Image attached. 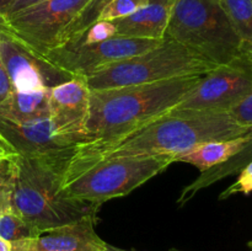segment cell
<instances>
[{
	"instance_id": "obj_22",
	"label": "cell",
	"mask_w": 252,
	"mask_h": 251,
	"mask_svg": "<svg viewBox=\"0 0 252 251\" xmlns=\"http://www.w3.org/2000/svg\"><path fill=\"white\" fill-rule=\"evenodd\" d=\"M252 192V161L250 164L246 165L239 174L238 180L234 182L233 185L224 189L219 196V199L229 198V197L234 196L236 193H244V194H250Z\"/></svg>"
},
{
	"instance_id": "obj_12",
	"label": "cell",
	"mask_w": 252,
	"mask_h": 251,
	"mask_svg": "<svg viewBox=\"0 0 252 251\" xmlns=\"http://www.w3.org/2000/svg\"><path fill=\"white\" fill-rule=\"evenodd\" d=\"M96 214L43 231L34 238L11 243L12 251H107L108 243L95 229Z\"/></svg>"
},
{
	"instance_id": "obj_7",
	"label": "cell",
	"mask_w": 252,
	"mask_h": 251,
	"mask_svg": "<svg viewBox=\"0 0 252 251\" xmlns=\"http://www.w3.org/2000/svg\"><path fill=\"white\" fill-rule=\"evenodd\" d=\"M89 0H43L5 19L7 31L37 54L56 48Z\"/></svg>"
},
{
	"instance_id": "obj_10",
	"label": "cell",
	"mask_w": 252,
	"mask_h": 251,
	"mask_svg": "<svg viewBox=\"0 0 252 251\" xmlns=\"http://www.w3.org/2000/svg\"><path fill=\"white\" fill-rule=\"evenodd\" d=\"M0 62L15 91L47 90L74 78L12 36L0 32Z\"/></svg>"
},
{
	"instance_id": "obj_8",
	"label": "cell",
	"mask_w": 252,
	"mask_h": 251,
	"mask_svg": "<svg viewBox=\"0 0 252 251\" xmlns=\"http://www.w3.org/2000/svg\"><path fill=\"white\" fill-rule=\"evenodd\" d=\"M251 90L252 66L239 57L202 76L174 110L229 112Z\"/></svg>"
},
{
	"instance_id": "obj_33",
	"label": "cell",
	"mask_w": 252,
	"mask_h": 251,
	"mask_svg": "<svg viewBox=\"0 0 252 251\" xmlns=\"http://www.w3.org/2000/svg\"><path fill=\"white\" fill-rule=\"evenodd\" d=\"M2 159H6V157H0V160H2Z\"/></svg>"
},
{
	"instance_id": "obj_15",
	"label": "cell",
	"mask_w": 252,
	"mask_h": 251,
	"mask_svg": "<svg viewBox=\"0 0 252 251\" xmlns=\"http://www.w3.org/2000/svg\"><path fill=\"white\" fill-rule=\"evenodd\" d=\"M252 142V130L240 137L226 140H212L198 144L176 157L175 162L193 165L201 172L228 161Z\"/></svg>"
},
{
	"instance_id": "obj_31",
	"label": "cell",
	"mask_w": 252,
	"mask_h": 251,
	"mask_svg": "<svg viewBox=\"0 0 252 251\" xmlns=\"http://www.w3.org/2000/svg\"><path fill=\"white\" fill-rule=\"evenodd\" d=\"M6 30H7V27H6V24H5V20L0 16V32L6 31Z\"/></svg>"
},
{
	"instance_id": "obj_13",
	"label": "cell",
	"mask_w": 252,
	"mask_h": 251,
	"mask_svg": "<svg viewBox=\"0 0 252 251\" xmlns=\"http://www.w3.org/2000/svg\"><path fill=\"white\" fill-rule=\"evenodd\" d=\"M90 93L86 79L74 76L48 90L51 121L58 132L89 142L85 133L90 107Z\"/></svg>"
},
{
	"instance_id": "obj_2",
	"label": "cell",
	"mask_w": 252,
	"mask_h": 251,
	"mask_svg": "<svg viewBox=\"0 0 252 251\" xmlns=\"http://www.w3.org/2000/svg\"><path fill=\"white\" fill-rule=\"evenodd\" d=\"M201 78L186 76L143 85L93 90L85 125L89 139L86 144L117 142L149 125L174 110Z\"/></svg>"
},
{
	"instance_id": "obj_32",
	"label": "cell",
	"mask_w": 252,
	"mask_h": 251,
	"mask_svg": "<svg viewBox=\"0 0 252 251\" xmlns=\"http://www.w3.org/2000/svg\"><path fill=\"white\" fill-rule=\"evenodd\" d=\"M248 248H249V251H252V240L248 243Z\"/></svg>"
},
{
	"instance_id": "obj_4",
	"label": "cell",
	"mask_w": 252,
	"mask_h": 251,
	"mask_svg": "<svg viewBox=\"0 0 252 251\" xmlns=\"http://www.w3.org/2000/svg\"><path fill=\"white\" fill-rule=\"evenodd\" d=\"M165 38L182 44L216 66L240 57L241 39L219 0H176Z\"/></svg>"
},
{
	"instance_id": "obj_14",
	"label": "cell",
	"mask_w": 252,
	"mask_h": 251,
	"mask_svg": "<svg viewBox=\"0 0 252 251\" xmlns=\"http://www.w3.org/2000/svg\"><path fill=\"white\" fill-rule=\"evenodd\" d=\"M176 0H148L147 4L127 17L112 21L117 36L164 39L172 6Z\"/></svg>"
},
{
	"instance_id": "obj_24",
	"label": "cell",
	"mask_w": 252,
	"mask_h": 251,
	"mask_svg": "<svg viewBox=\"0 0 252 251\" xmlns=\"http://www.w3.org/2000/svg\"><path fill=\"white\" fill-rule=\"evenodd\" d=\"M11 91H12L11 83H10L9 76H7L6 71H5L4 66H2L1 62H0V102L4 101L5 98L10 95Z\"/></svg>"
},
{
	"instance_id": "obj_5",
	"label": "cell",
	"mask_w": 252,
	"mask_h": 251,
	"mask_svg": "<svg viewBox=\"0 0 252 251\" xmlns=\"http://www.w3.org/2000/svg\"><path fill=\"white\" fill-rule=\"evenodd\" d=\"M216 68L182 44L164 38L159 46L130 58L116 62L86 79L89 89L122 88L171 80L186 76H203Z\"/></svg>"
},
{
	"instance_id": "obj_28",
	"label": "cell",
	"mask_w": 252,
	"mask_h": 251,
	"mask_svg": "<svg viewBox=\"0 0 252 251\" xmlns=\"http://www.w3.org/2000/svg\"><path fill=\"white\" fill-rule=\"evenodd\" d=\"M14 1L15 0H0V16H1L2 19L5 17L6 12L9 11L10 6H11Z\"/></svg>"
},
{
	"instance_id": "obj_3",
	"label": "cell",
	"mask_w": 252,
	"mask_h": 251,
	"mask_svg": "<svg viewBox=\"0 0 252 251\" xmlns=\"http://www.w3.org/2000/svg\"><path fill=\"white\" fill-rule=\"evenodd\" d=\"M68 159L21 155L7 159L12 211L39 234L98 211L93 204L71 198L63 189Z\"/></svg>"
},
{
	"instance_id": "obj_6",
	"label": "cell",
	"mask_w": 252,
	"mask_h": 251,
	"mask_svg": "<svg viewBox=\"0 0 252 251\" xmlns=\"http://www.w3.org/2000/svg\"><path fill=\"white\" fill-rule=\"evenodd\" d=\"M174 160L160 157H126L101 160L63 177V189L71 198L100 207L129 194L166 170Z\"/></svg>"
},
{
	"instance_id": "obj_26",
	"label": "cell",
	"mask_w": 252,
	"mask_h": 251,
	"mask_svg": "<svg viewBox=\"0 0 252 251\" xmlns=\"http://www.w3.org/2000/svg\"><path fill=\"white\" fill-rule=\"evenodd\" d=\"M240 57H243L246 62L252 66V39L241 42Z\"/></svg>"
},
{
	"instance_id": "obj_11",
	"label": "cell",
	"mask_w": 252,
	"mask_h": 251,
	"mask_svg": "<svg viewBox=\"0 0 252 251\" xmlns=\"http://www.w3.org/2000/svg\"><path fill=\"white\" fill-rule=\"evenodd\" d=\"M0 135L17 155L29 157H70L83 140L58 132L51 118L12 121L0 117Z\"/></svg>"
},
{
	"instance_id": "obj_9",
	"label": "cell",
	"mask_w": 252,
	"mask_h": 251,
	"mask_svg": "<svg viewBox=\"0 0 252 251\" xmlns=\"http://www.w3.org/2000/svg\"><path fill=\"white\" fill-rule=\"evenodd\" d=\"M162 41L164 39L115 36L106 41L80 47L62 44L43 57L70 76L89 78L110 64L154 48Z\"/></svg>"
},
{
	"instance_id": "obj_18",
	"label": "cell",
	"mask_w": 252,
	"mask_h": 251,
	"mask_svg": "<svg viewBox=\"0 0 252 251\" xmlns=\"http://www.w3.org/2000/svg\"><path fill=\"white\" fill-rule=\"evenodd\" d=\"M37 235H39L38 231L19 214L15 213L11 206L5 207L0 212V236L5 240L14 243L21 239L34 238Z\"/></svg>"
},
{
	"instance_id": "obj_17",
	"label": "cell",
	"mask_w": 252,
	"mask_h": 251,
	"mask_svg": "<svg viewBox=\"0 0 252 251\" xmlns=\"http://www.w3.org/2000/svg\"><path fill=\"white\" fill-rule=\"evenodd\" d=\"M241 42L252 39V0H219Z\"/></svg>"
},
{
	"instance_id": "obj_19",
	"label": "cell",
	"mask_w": 252,
	"mask_h": 251,
	"mask_svg": "<svg viewBox=\"0 0 252 251\" xmlns=\"http://www.w3.org/2000/svg\"><path fill=\"white\" fill-rule=\"evenodd\" d=\"M111 1H112V0H89L88 4H86L85 6L83 7V10L76 15V17L73 20V22L66 27V30L64 31L58 46H61L64 42L69 41V39L74 38V37H76L78 34H80L81 32L85 31L89 26L95 24L98 20V16H100V14L102 12V10L105 9Z\"/></svg>"
},
{
	"instance_id": "obj_30",
	"label": "cell",
	"mask_w": 252,
	"mask_h": 251,
	"mask_svg": "<svg viewBox=\"0 0 252 251\" xmlns=\"http://www.w3.org/2000/svg\"><path fill=\"white\" fill-rule=\"evenodd\" d=\"M107 251H132V250H125V249L116 248V246L110 245V244H108V246H107ZM170 251H180V250H177V249H171V250H170Z\"/></svg>"
},
{
	"instance_id": "obj_1",
	"label": "cell",
	"mask_w": 252,
	"mask_h": 251,
	"mask_svg": "<svg viewBox=\"0 0 252 251\" xmlns=\"http://www.w3.org/2000/svg\"><path fill=\"white\" fill-rule=\"evenodd\" d=\"M226 111H175L165 113L123 139L107 144H80L68 159L64 176L106 159L126 157H171L198 144L226 140L251 132Z\"/></svg>"
},
{
	"instance_id": "obj_29",
	"label": "cell",
	"mask_w": 252,
	"mask_h": 251,
	"mask_svg": "<svg viewBox=\"0 0 252 251\" xmlns=\"http://www.w3.org/2000/svg\"><path fill=\"white\" fill-rule=\"evenodd\" d=\"M0 251H12L11 243L0 236Z\"/></svg>"
},
{
	"instance_id": "obj_23",
	"label": "cell",
	"mask_w": 252,
	"mask_h": 251,
	"mask_svg": "<svg viewBox=\"0 0 252 251\" xmlns=\"http://www.w3.org/2000/svg\"><path fill=\"white\" fill-rule=\"evenodd\" d=\"M229 113L240 126L252 128V90L230 108Z\"/></svg>"
},
{
	"instance_id": "obj_16",
	"label": "cell",
	"mask_w": 252,
	"mask_h": 251,
	"mask_svg": "<svg viewBox=\"0 0 252 251\" xmlns=\"http://www.w3.org/2000/svg\"><path fill=\"white\" fill-rule=\"evenodd\" d=\"M48 90L15 91L0 102V117L12 121H39L51 118Z\"/></svg>"
},
{
	"instance_id": "obj_25",
	"label": "cell",
	"mask_w": 252,
	"mask_h": 251,
	"mask_svg": "<svg viewBox=\"0 0 252 251\" xmlns=\"http://www.w3.org/2000/svg\"><path fill=\"white\" fill-rule=\"evenodd\" d=\"M43 1V0H15L14 2H12V5L10 6L9 11L6 12V15H5L4 20L7 19V17L12 16V15L17 14L19 11H21V10L26 9V7H30L32 6V5L37 4V2H41Z\"/></svg>"
},
{
	"instance_id": "obj_27",
	"label": "cell",
	"mask_w": 252,
	"mask_h": 251,
	"mask_svg": "<svg viewBox=\"0 0 252 251\" xmlns=\"http://www.w3.org/2000/svg\"><path fill=\"white\" fill-rule=\"evenodd\" d=\"M14 155H17L15 153V150L12 149L11 145L4 139V138L0 135V157H14Z\"/></svg>"
},
{
	"instance_id": "obj_20",
	"label": "cell",
	"mask_w": 252,
	"mask_h": 251,
	"mask_svg": "<svg viewBox=\"0 0 252 251\" xmlns=\"http://www.w3.org/2000/svg\"><path fill=\"white\" fill-rule=\"evenodd\" d=\"M115 36H117V30H116L115 24L112 21H96L95 24L89 26L80 34L62 44L70 47H80L106 41V39L112 38Z\"/></svg>"
},
{
	"instance_id": "obj_21",
	"label": "cell",
	"mask_w": 252,
	"mask_h": 251,
	"mask_svg": "<svg viewBox=\"0 0 252 251\" xmlns=\"http://www.w3.org/2000/svg\"><path fill=\"white\" fill-rule=\"evenodd\" d=\"M148 0H112L98 16L97 21H115L142 9Z\"/></svg>"
}]
</instances>
